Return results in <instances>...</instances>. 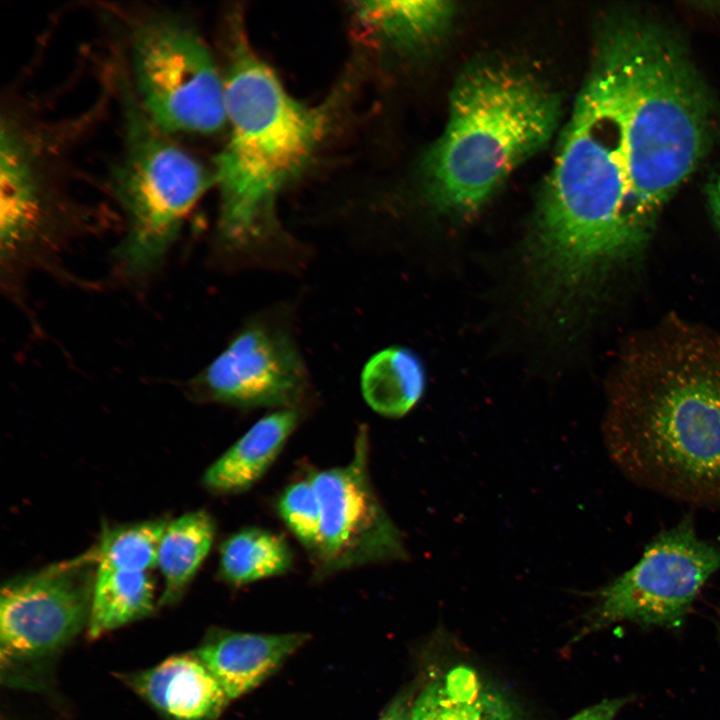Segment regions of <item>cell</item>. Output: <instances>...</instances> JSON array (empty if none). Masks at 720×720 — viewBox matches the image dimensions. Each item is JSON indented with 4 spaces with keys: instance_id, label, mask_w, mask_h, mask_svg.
<instances>
[{
    "instance_id": "20",
    "label": "cell",
    "mask_w": 720,
    "mask_h": 720,
    "mask_svg": "<svg viewBox=\"0 0 720 720\" xmlns=\"http://www.w3.org/2000/svg\"><path fill=\"white\" fill-rule=\"evenodd\" d=\"M360 22L389 44L415 45L439 32L451 17L447 1H364L356 3Z\"/></svg>"
},
{
    "instance_id": "1",
    "label": "cell",
    "mask_w": 720,
    "mask_h": 720,
    "mask_svg": "<svg viewBox=\"0 0 720 720\" xmlns=\"http://www.w3.org/2000/svg\"><path fill=\"white\" fill-rule=\"evenodd\" d=\"M642 247L631 224L623 56L602 40L541 200L529 248L540 296L566 306Z\"/></svg>"
},
{
    "instance_id": "22",
    "label": "cell",
    "mask_w": 720,
    "mask_h": 720,
    "mask_svg": "<svg viewBox=\"0 0 720 720\" xmlns=\"http://www.w3.org/2000/svg\"><path fill=\"white\" fill-rule=\"evenodd\" d=\"M167 523L156 519L105 529L96 547L97 568L144 572L155 568Z\"/></svg>"
},
{
    "instance_id": "18",
    "label": "cell",
    "mask_w": 720,
    "mask_h": 720,
    "mask_svg": "<svg viewBox=\"0 0 720 720\" xmlns=\"http://www.w3.org/2000/svg\"><path fill=\"white\" fill-rule=\"evenodd\" d=\"M423 366L417 356L401 347L374 354L361 374V390L367 404L386 417H401L422 397Z\"/></svg>"
},
{
    "instance_id": "8",
    "label": "cell",
    "mask_w": 720,
    "mask_h": 720,
    "mask_svg": "<svg viewBox=\"0 0 720 720\" xmlns=\"http://www.w3.org/2000/svg\"><path fill=\"white\" fill-rule=\"evenodd\" d=\"M135 92L163 132L207 134L226 124L225 84L200 34L184 20L151 16L132 32Z\"/></svg>"
},
{
    "instance_id": "26",
    "label": "cell",
    "mask_w": 720,
    "mask_h": 720,
    "mask_svg": "<svg viewBox=\"0 0 720 720\" xmlns=\"http://www.w3.org/2000/svg\"><path fill=\"white\" fill-rule=\"evenodd\" d=\"M707 195L714 220L720 226V175L710 183Z\"/></svg>"
},
{
    "instance_id": "3",
    "label": "cell",
    "mask_w": 720,
    "mask_h": 720,
    "mask_svg": "<svg viewBox=\"0 0 720 720\" xmlns=\"http://www.w3.org/2000/svg\"><path fill=\"white\" fill-rule=\"evenodd\" d=\"M617 24L630 217L635 235L645 243L665 202L707 152L715 111L704 82L669 31L636 16Z\"/></svg>"
},
{
    "instance_id": "9",
    "label": "cell",
    "mask_w": 720,
    "mask_h": 720,
    "mask_svg": "<svg viewBox=\"0 0 720 720\" xmlns=\"http://www.w3.org/2000/svg\"><path fill=\"white\" fill-rule=\"evenodd\" d=\"M720 570V544L700 537L685 515L661 531L640 559L595 592L591 628L617 622L679 627L706 582Z\"/></svg>"
},
{
    "instance_id": "17",
    "label": "cell",
    "mask_w": 720,
    "mask_h": 720,
    "mask_svg": "<svg viewBox=\"0 0 720 720\" xmlns=\"http://www.w3.org/2000/svg\"><path fill=\"white\" fill-rule=\"evenodd\" d=\"M214 536V520L204 510L168 520L157 558L164 582L159 604L172 605L180 600L209 554Z\"/></svg>"
},
{
    "instance_id": "24",
    "label": "cell",
    "mask_w": 720,
    "mask_h": 720,
    "mask_svg": "<svg viewBox=\"0 0 720 720\" xmlns=\"http://www.w3.org/2000/svg\"><path fill=\"white\" fill-rule=\"evenodd\" d=\"M625 702L624 698L606 699L584 709L568 720H614Z\"/></svg>"
},
{
    "instance_id": "13",
    "label": "cell",
    "mask_w": 720,
    "mask_h": 720,
    "mask_svg": "<svg viewBox=\"0 0 720 720\" xmlns=\"http://www.w3.org/2000/svg\"><path fill=\"white\" fill-rule=\"evenodd\" d=\"M307 640L304 633L215 630L207 634L194 652L231 701L261 684Z\"/></svg>"
},
{
    "instance_id": "5",
    "label": "cell",
    "mask_w": 720,
    "mask_h": 720,
    "mask_svg": "<svg viewBox=\"0 0 720 720\" xmlns=\"http://www.w3.org/2000/svg\"><path fill=\"white\" fill-rule=\"evenodd\" d=\"M559 115L557 96L528 73L502 65L466 72L451 94L446 128L426 159L435 202L458 213L479 209L548 142Z\"/></svg>"
},
{
    "instance_id": "25",
    "label": "cell",
    "mask_w": 720,
    "mask_h": 720,
    "mask_svg": "<svg viewBox=\"0 0 720 720\" xmlns=\"http://www.w3.org/2000/svg\"><path fill=\"white\" fill-rule=\"evenodd\" d=\"M412 705L413 701L409 696H398L379 720H411Z\"/></svg>"
},
{
    "instance_id": "15",
    "label": "cell",
    "mask_w": 720,
    "mask_h": 720,
    "mask_svg": "<svg viewBox=\"0 0 720 720\" xmlns=\"http://www.w3.org/2000/svg\"><path fill=\"white\" fill-rule=\"evenodd\" d=\"M298 421L295 409H281L258 420L208 467L205 487L218 494L251 488L274 463Z\"/></svg>"
},
{
    "instance_id": "19",
    "label": "cell",
    "mask_w": 720,
    "mask_h": 720,
    "mask_svg": "<svg viewBox=\"0 0 720 720\" xmlns=\"http://www.w3.org/2000/svg\"><path fill=\"white\" fill-rule=\"evenodd\" d=\"M155 584L148 572L98 569L87 632L97 638L151 615Z\"/></svg>"
},
{
    "instance_id": "4",
    "label": "cell",
    "mask_w": 720,
    "mask_h": 720,
    "mask_svg": "<svg viewBox=\"0 0 720 720\" xmlns=\"http://www.w3.org/2000/svg\"><path fill=\"white\" fill-rule=\"evenodd\" d=\"M225 84L228 140L217 156L219 235L233 252L259 251L273 235L277 193L310 160L326 111L291 97L237 30Z\"/></svg>"
},
{
    "instance_id": "21",
    "label": "cell",
    "mask_w": 720,
    "mask_h": 720,
    "mask_svg": "<svg viewBox=\"0 0 720 720\" xmlns=\"http://www.w3.org/2000/svg\"><path fill=\"white\" fill-rule=\"evenodd\" d=\"M293 554L286 540L261 528H245L220 548L219 572L230 584L244 585L286 573Z\"/></svg>"
},
{
    "instance_id": "11",
    "label": "cell",
    "mask_w": 720,
    "mask_h": 720,
    "mask_svg": "<svg viewBox=\"0 0 720 720\" xmlns=\"http://www.w3.org/2000/svg\"><path fill=\"white\" fill-rule=\"evenodd\" d=\"M202 397L240 408L294 409L307 375L288 333L257 321L243 328L194 380Z\"/></svg>"
},
{
    "instance_id": "2",
    "label": "cell",
    "mask_w": 720,
    "mask_h": 720,
    "mask_svg": "<svg viewBox=\"0 0 720 720\" xmlns=\"http://www.w3.org/2000/svg\"><path fill=\"white\" fill-rule=\"evenodd\" d=\"M603 437L636 486L720 512V338L670 325L632 348Z\"/></svg>"
},
{
    "instance_id": "16",
    "label": "cell",
    "mask_w": 720,
    "mask_h": 720,
    "mask_svg": "<svg viewBox=\"0 0 720 720\" xmlns=\"http://www.w3.org/2000/svg\"><path fill=\"white\" fill-rule=\"evenodd\" d=\"M411 720H522L511 703L470 667L458 666L416 696Z\"/></svg>"
},
{
    "instance_id": "7",
    "label": "cell",
    "mask_w": 720,
    "mask_h": 720,
    "mask_svg": "<svg viewBox=\"0 0 720 720\" xmlns=\"http://www.w3.org/2000/svg\"><path fill=\"white\" fill-rule=\"evenodd\" d=\"M94 548L16 576L0 597V671L10 688H45L56 657L87 629L97 572Z\"/></svg>"
},
{
    "instance_id": "10",
    "label": "cell",
    "mask_w": 720,
    "mask_h": 720,
    "mask_svg": "<svg viewBox=\"0 0 720 720\" xmlns=\"http://www.w3.org/2000/svg\"><path fill=\"white\" fill-rule=\"evenodd\" d=\"M368 459V432L361 426L352 459L309 478L320 506L319 540L312 555L319 577L408 558L403 536L372 486Z\"/></svg>"
},
{
    "instance_id": "23",
    "label": "cell",
    "mask_w": 720,
    "mask_h": 720,
    "mask_svg": "<svg viewBox=\"0 0 720 720\" xmlns=\"http://www.w3.org/2000/svg\"><path fill=\"white\" fill-rule=\"evenodd\" d=\"M278 512L312 556L319 540L320 506L310 479L292 483L283 491L278 501Z\"/></svg>"
},
{
    "instance_id": "12",
    "label": "cell",
    "mask_w": 720,
    "mask_h": 720,
    "mask_svg": "<svg viewBox=\"0 0 720 720\" xmlns=\"http://www.w3.org/2000/svg\"><path fill=\"white\" fill-rule=\"evenodd\" d=\"M122 680L168 720H216L230 702L194 651L124 674Z\"/></svg>"
},
{
    "instance_id": "6",
    "label": "cell",
    "mask_w": 720,
    "mask_h": 720,
    "mask_svg": "<svg viewBox=\"0 0 720 720\" xmlns=\"http://www.w3.org/2000/svg\"><path fill=\"white\" fill-rule=\"evenodd\" d=\"M123 96L124 148L113 176L128 222L120 257L129 272L142 274L165 256L212 179L145 115L133 91Z\"/></svg>"
},
{
    "instance_id": "14",
    "label": "cell",
    "mask_w": 720,
    "mask_h": 720,
    "mask_svg": "<svg viewBox=\"0 0 720 720\" xmlns=\"http://www.w3.org/2000/svg\"><path fill=\"white\" fill-rule=\"evenodd\" d=\"M42 179L27 138L10 119L0 136V240L12 253L36 230L42 216Z\"/></svg>"
}]
</instances>
